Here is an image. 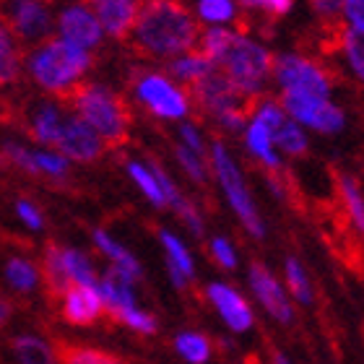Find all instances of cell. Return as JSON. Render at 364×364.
<instances>
[{
    "instance_id": "cell-22",
    "label": "cell",
    "mask_w": 364,
    "mask_h": 364,
    "mask_svg": "<svg viewBox=\"0 0 364 364\" xmlns=\"http://www.w3.org/2000/svg\"><path fill=\"white\" fill-rule=\"evenodd\" d=\"M161 245L167 250V263H169V273H172V281H175L177 287H185V281L193 279V273H196L188 247L172 232H161Z\"/></svg>"
},
{
    "instance_id": "cell-13",
    "label": "cell",
    "mask_w": 364,
    "mask_h": 364,
    "mask_svg": "<svg viewBox=\"0 0 364 364\" xmlns=\"http://www.w3.org/2000/svg\"><path fill=\"white\" fill-rule=\"evenodd\" d=\"M255 120H260L266 125L273 146L284 149L287 154H302L304 149H307V138H304V133L299 130V125H296L294 120L284 117V112H281L276 105H271V102L260 105Z\"/></svg>"
},
{
    "instance_id": "cell-20",
    "label": "cell",
    "mask_w": 364,
    "mask_h": 364,
    "mask_svg": "<svg viewBox=\"0 0 364 364\" xmlns=\"http://www.w3.org/2000/svg\"><path fill=\"white\" fill-rule=\"evenodd\" d=\"M97 291L105 302V310L120 312L136 307V294H133V279H128L125 273L117 268H109L105 273V279L97 281Z\"/></svg>"
},
{
    "instance_id": "cell-43",
    "label": "cell",
    "mask_w": 364,
    "mask_h": 364,
    "mask_svg": "<svg viewBox=\"0 0 364 364\" xmlns=\"http://www.w3.org/2000/svg\"><path fill=\"white\" fill-rule=\"evenodd\" d=\"M182 141H185V149H190L193 154H198V156H203V141H200V136H198V130L193 128V125H182Z\"/></svg>"
},
{
    "instance_id": "cell-27",
    "label": "cell",
    "mask_w": 364,
    "mask_h": 364,
    "mask_svg": "<svg viewBox=\"0 0 364 364\" xmlns=\"http://www.w3.org/2000/svg\"><path fill=\"white\" fill-rule=\"evenodd\" d=\"M18 68H21L18 47H16L14 37H11V31L6 26H0V84L14 81L18 76Z\"/></svg>"
},
{
    "instance_id": "cell-46",
    "label": "cell",
    "mask_w": 364,
    "mask_h": 364,
    "mask_svg": "<svg viewBox=\"0 0 364 364\" xmlns=\"http://www.w3.org/2000/svg\"><path fill=\"white\" fill-rule=\"evenodd\" d=\"M315 8H318V11H323V14H326V11H328V14H333L338 6H336V3H315Z\"/></svg>"
},
{
    "instance_id": "cell-25",
    "label": "cell",
    "mask_w": 364,
    "mask_h": 364,
    "mask_svg": "<svg viewBox=\"0 0 364 364\" xmlns=\"http://www.w3.org/2000/svg\"><path fill=\"white\" fill-rule=\"evenodd\" d=\"M14 351L21 364H55V351L37 336H18L14 341Z\"/></svg>"
},
{
    "instance_id": "cell-28",
    "label": "cell",
    "mask_w": 364,
    "mask_h": 364,
    "mask_svg": "<svg viewBox=\"0 0 364 364\" xmlns=\"http://www.w3.org/2000/svg\"><path fill=\"white\" fill-rule=\"evenodd\" d=\"M232 39H235V31L229 29H221V26H213V29H208L203 34V39H200V55H203L208 63H216L224 58V53H227V47L232 45Z\"/></svg>"
},
{
    "instance_id": "cell-42",
    "label": "cell",
    "mask_w": 364,
    "mask_h": 364,
    "mask_svg": "<svg viewBox=\"0 0 364 364\" xmlns=\"http://www.w3.org/2000/svg\"><path fill=\"white\" fill-rule=\"evenodd\" d=\"M341 8L354 29H364V0H349V3H343Z\"/></svg>"
},
{
    "instance_id": "cell-34",
    "label": "cell",
    "mask_w": 364,
    "mask_h": 364,
    "mask_svg": "<svg viewBox=\"0 0 364 364\" xmlns=\"http://www.w3.org/2000/svg\"><path fill=\"white\" fill-rule=\"evenodd\" d=\"M287 281H289V287H291V294H294L299 302L302 304L312 302L310 281H307V273L302 271V266L296 263V258L287 260Z\"/></svg>"
},
{
    "instance_id": "cell-9",
    "label": "cell",
    "mask_w": 364,
    "mask_h": 364,
    "mask_svg": "<svg viewBox=\"0 0 364 364\" xmlns=\"http://www.w3.org/2000/svg\"><path fill=\"white\" fill-rule=\"evenodd\" d=\"M136 97L146 109H151L159 117H182V114L188 112L185 91H180L169 78L156 76V73H146L138 81Z\"/></svg>"
},
{
    "instance_id": "cell-26",
    "label": "cell",
    "mask_w": 364,
    "mask_h": 364,
    "mask_svg": "<svg viewBox=\"0 0 364 364\" xmlns=\"http://www.w3.org/2000/svg\"><path fill=\"white\" fill-rule=\"evenodd\" d=\"M6 279L16 291H31L39 284V271L31 260L11 258L6 263Z\"/></svg>"
},
{
    "instance_id": "cell-35",
    "label": "cell",
    "mask_w": 364,
    "mask_h": 364,
    "mask_svg": "<svg viewBox=\"0 0 364 364\" xmlns=\"http://www.w3.org/2000/svg\"><path fill=\"white\" fill-rule=\"evenodd\" d=\"M63 364H122V362L117 357H109V354H105V351L73 346V349L63 351Z\"/></svg>"
},
{
    "instance_id": "cell-19",
    "label": "cell",
    "mask_w": 364,
    "mask_h": 364,
    "mask_svg": "<svg viewBox=\"0 0 364 364\" xmlns=\"http://www.w3.org/2000/svg\"><path fill=\"white\" fill-rule=\"evenodd\" d=\"M205 291H208V299L216 304V310L221 312V318L227 320V326L232 331H247L252 326V310L232 287L211 284Z\"/></svg>"
},
{
    "instance_id": "cell-29",
    "label": "cell",
    "mask_w": 364,
    "mask_h": 364,
    "mask_svg": "<svg viewBox=\"0 0 364 364\" xmlns=\"http://www.w3.org/2000/svg\"><path fill=\"white\" fill-rule=\"evenodd\" d=\"M247 146H250V151L255 154V156H260L266 164H271V167L279 164V156L273 154V141H271V136H268L266 125L260 120H252L250 130H247Z\"/></svg>"
},
{
    "instance_id": "cell-17",
    "label": "cell",
    "mask_w": 364,
    "mask_h": 364,
    "mask_svg": "<svg viewBox=\"0 0 364 364\" xmlns=\"http://www.w3.org/2000/svg\"><path fill=\"white\" fill-rule=\"evenodd\" d=\"M138 11H141V6L133 0H99L94 6V16H97L102 31L117 39L128 37L133 31Z\"/></svg>"
},
{
    "instance_id": "cell-44",
    "label": "cell",
    "mask_w": 364,
    "mask_h": 364,
    "mask_svg": "<svg viewBox=\"0 0 364 364\" xmlns=\"http://www.w3.org/2000/svg\"><path fill=\"white\" fill-rule=\"evenodd\" d=\"M250 6H258L263 8V11H268V14H289V8H291V3H250Z\"/></svg>"
},
{
    "instance_id": "cell-1",
    "label": "cell",
    "mask_w": 364,
    "mask_h": 364,
    "mask_svg": "<svg viewBox=\"0 0 364 364\" xmlns=\"http://www.w3.org/2000/svg\"><path fill=\"white\" fill-rule=\"evenodd\" d=\"M133 37L146 53L185 55L198 42V23L180 3H149L138 11Z\"/></svg>"
},
{
    "instance_id": "cell-31",
    "label": "cell",
    "mask_w": 364,
    "mask_h": 364,
    "mask_svg": "<svg viewBox=\"0 0 364 364\" xmlns=\"http://www.w3.org/2000/svg\"><path fill=\"white\" fill-rule=\"evenodd\" d=\"M128 175L133 177V182L144 190V196L149 198L154 205H167V203H164V196H161V190H159V185H156V177H154L151 169L144 167V164H138V161H128Z\"/></svg>"
},
{
    "instance_id": "cell-18",
    "label": "cell",
    "mask_w": 364,
    "mask_h": 364,
    "mask_svg": "<svg viewBox=\"0 0 364 364\" xmlns=\"http://www.w3.org/2000/svg\"><path fill=\"white\" fill-rule=\"evenodd\" d=\"M11 26L26 42H39V39H45L50 34V29H53V14H50L47 6L34 3V0L16 3L14 11H11Z\"/></svg>"
},
{
    "instance_id": "cell-30",
    "label": "cell",
    "mask_w": 364,
    "mask_h": 364,
    "mask_svg": "<svg viewBox=\"0 0 364 364\" xmlns=\"http://www.w3.org/2000/svg\"><path fill=\"white\" fill-rule=\"evenodd\" d=\"M177 351L190 364H203L211 357V346L200 333H180L177 336Z\"/></svg>"
},
{
    "instance_id": "cell-23",
    "label": "cell",
    "mask_w": 364,
    "mask_h": 364,
    "mask_svg": "<svg viewBox=\"0 0 364 364\" xmlns=\"http://www.w3.org/2000/svg\"><path fill=\"white\" fill-rule=\"evenodd\" d=\"M94 245H97L99 250L105 252L107 258H112V263H114L112 268H117V271L125 273V276H128V279H133V281L141 279V266H138V260L133 258V255H130V252L125 250L122 245L114 242V240L107 235V232L97 229V232H94Z\"/></svg>"
},
{
    "instance_id": "cell-36",
    "label": "cell",
    "mask_w": 364,
    "mask_h": 364,
    "mask_svg": "<svg viewBox=\"0 0 364 364\" xmlns=\"http://www.w3.org/2000/svg\"><path fill=\"white\" fill-rule=\"evenodd\" d=\"M235 14L237 8L229 0H200L198 3V16L211 23H224L229 18H235Z\"/></svg>"
},
{
    "instance_id": "cell-24",
    "label": "cell",
    "mask_w": 364,
    "mask_h": 364,
    "mask_svg": "<svg viewBox=\"0 0 364 364\" xmlns=\"http://www.w3.org/2000/svg\"><path fill=\"white\" fill-rule=\"evenodd\" d=\"M213 68H216V65L205 60L200 53H185V55H180L177 60H172V65H169L172 76L185 81V84H198V81L208 76Z\"/></svg>"
},
{
    "instance_id": "cell-10",
    "label": "cell",
    "mask_w": 364,
    "mask_h": 364,
    "mask_svg": "<svg viewBox=\"0 0 364 364\" xmlns=\"http://www.w3.org/2000/svg\"><path fill=\"white\" fill-rule=\"evenodd\" d=\"M105 141L97 136V130L89 122H84L76 112L65 114L60 130V141H58V154L73 161H94L105 154Z\"/></svg>"
},
{
    "instance_id": "cell-37",
    "label": "cell",
    "mask_w": 364,
    "mask_h": 364,
    "mask_svg": "<svg viewBox=\"0 0 364 364\" xmlns=\"http://www.w3.org/2000/svg\"><path fill=\"white\" fill-rule=\"evenodd\" d=\"M114 318L120 320V323H125L128 328H133V331H138V333H154L156 331V320L149 315V312L138 310V307H130V310H120L114 312Z\"/></svg>"
},
{
    "instance_id": "cell-45",
    "label": "cell",
    "mask_w": 364,
    "mask_h": 364,
    "mask_svg": "<svg viewBox=\"0 0 364 364\" xmlns=\"http://www.w3.org/2000/svg\"><path fill=\"white\" fill-rule=\"evenodd\" d=\"M8 318H11V304H8L6 299L0 296V326H6Z\"/></svg>"
},
{
    "instance_id": "cell-39",
    "label": "cell",
    "mask_w": 364,
    "mask_h": 364,
    "mask_svg": "<svg viewBox=\"0 0 364 364\" xmlns=\"http://www.w3.org/2000/svg\"><path fill=\"white\" fill-rule=\"evenodd\" d=\"M16 213H18V219H21L29 229H42V227H45L42 213H39V208L31 203V200H18V203H16Z\"/></svg>"
},
{
    "instance_id": "cell-21",
    "label": "cell",
    "mask_w": 364,
    "mask_h": 364,
    "mask_svg": "<svg viewBox=\"0 0 364 364\" xmlns=\"http://www.w3.org/2000/svg\"><path fill=\"white\" fill-rule=\"evenodd\" d=\"M65 122V112L58 105H42L31 117V133L39 144L58 146L60 141V130Z\"/></svg>"
},
{
    "instance_id": "cell-15",
    "label": "cell",
    "mask_w": 364,
    "mask_h": 364,
    "mask_svg": "<svg viewBox=\"0 0 364 364\" xmlns=\"http://www.w3.org/2000/svg\"><path fill=\"white\" fill-rule=\"evenodd\" d=\"M105 315V302L97 287H70L63 294V318L73 326H91Z\"/></svg>"
},
{
    "instance_id": "cell-11",
    "label": "cell",
    "mask_w": 364,
    "mask_h": 364,
    "mask_svg": "<svg viewBox=\"0 0 364 364\" xmlns=\"http://www.w3.org/2000/svg\"><path fill=\"white\" fill-rule=\"evenodd\" d=\"M193 97L205 112H213L216 117L229 112H245V94H240L229 84V78L216 68L198 84H193Z\"/></svg>"
},
{
    "instance_id": "cell-3",
    "label": "cell",
    "mask_w": 364,
    "mask_h": 364,
    "mask_svg": "<svg viewBox=\"0 0 364 364\" xmlns=\"http://www.w3.org/2000/svg\"><path fill=\"white\" fill-rule=\"evenodd\" d=\"M73 107L84 122L97 130L105 144H117L128 133V112L125 105L107 86L86 84L73 91Z\"/></svg>"
},
{
    "instance_id": "cell-41",
    "label": "cell",
    "mask_w": 364,
    "mask_h": 364,
    "mask_svg": "<svg viewBox=\"0 0 364 364\" xmlns=\"http://www.w3.org/2000/svg\"><path fill=\"white\" fill-rule=\"evenodd\" d=\"M175 211L180 213L182 219L188 221V227L196 232V235H203V221H200V216H198V211H196V205L193 203H188L185 198H182L180 203L175 205Z\"/></svg>"
},
{
    "instance_id": "cell-38",
    "label": "cell",
    "mask_w": 364,
    "mask_h": 364,
    "mask_svg": "<svg viewBox=\"0 0 364 364\" xmlns=\"http://www.w3.org/2000/svg\"><path fill=\"white\" fill-rule=\"evenodd\" d=\"M177 159H180L182 169L188 172L193 180L203 182L205 180V164H203V156H198V154H193L190 149H185V146H180L177 149Z\"/></svg>"
},
{
    "instance_id": "cell-32",
    "label": "cell",
    "mask_w": 364,
    "mask_h": 364,
    "mask_svg": "<svg viewBox=\"0 0 364 364\" xmlns=\"http://www.w3.org/2000/svg\"><path fill=\"white\" fill-rule=\"evenodd\" d=\"M341 196H343V203H346V211H349L351 221L359 227V232H364V200H362V196H359L357 182L346 175L341 177Z\"/></svg>"
},
{
    "instance_id": "cell-8",
    "label": "cell",
    "mask_w": 364,
    "mask_h": 364,
    "mask_svg": "<svg viewBox=\"0 0 364 364\" xmlns=\"http://www.w3.org/2000/svg\"><path fill=\"white\" fill-rule=\"evenodd\" d=\"M281 105L294 120L304 122L315 130H323V133H338L343 128V112L338 107H333L328 99L318 97H304V94H291V91H284L281 97Z\"/></svg>"
},
{
    "instance_id": "cell-33",
    "label": "cell",
    "mask_w": 364,
    "mask_h": 364,
    "mask_svg": "<svg viewBox=\"0 0 364 364\" xmlns=\"http://www.w3.org/2000/svg\"><path fill=\"white\" fill-rule=\"evenodd\" d=\"M343 50L349 55V63L354 73L364 81V29H354L351 26L346 34H343Z\"/></svg>"
},
{
    "instance_id": "cell-7",
    "label": "cell",
    "mask_w": 364,
    "mask_h": 364,
    "mask_svg": "<svg viewBox=\"0 0 364 364\" xmlns=\"http://www.w3.org/2000/svg\"><path fill=\"white\" fill-rule=\"evenodd\" d=\"M276 78L291 94H304V97L328 99L331 81L323 73L318 63L304 60L299 55H284L276 60Z\"/></svg>"
},
{
    "instance_id": "cell-6",
    "label": "cell",
    "mask_w": 364,
    "mask_h": 364,
    "mask_svg": "<svg viewBox=\"0 0 364 364\" xmlns=\"http://www.w3.org/2000/svg\"><path fill=\"white\" fill-rule=\"evenodd\" d=\"M213 169H216L221 188L227 193L229 203H232V208L237 211V216L242 219V224L250 229L255 237H263L266 227H263V221H260L258 211H255V205H252L250 196H247V188H245L240 169H237V164L232 161V156H229L227 149L221 144H213Z\"/></svg>"
},
{
    "instance_id": "cell-12",
    "label": "cell",
    "mask_w": 364,
    "mask_h": 364,
    "mask_svg": "<svg viewBox=\"0 0 364 364\" xmlns=\"http://www.w3.org/2000/svg\"><path fill=\"white\" fill-rule=\"evenodd\" d=\"M58 31L60 39L78 50H94L102 42L105 31L99 26L97 16L89 6H65L58 16Z\"/></svg>"
},
{
    "instance_id": "cell-4",
    "label": "cell",
    "mask_w": 364,
    "mask_h": 364,
    "mask_svg": "<svg viewBox=\"0 0 364 364\" xmlns=\"http://www.w3.org/2000/svg\"><path fill=\"white\" fill-rule=\"evenodd\" d=\"M221 73L229 78V84L235 86L240 94H255L260 91L266 76L271 73V55L252 39L235 34L232 45L221 58Z\"/></svg>"
},
{
    "instance_id": "cell-16",
    "label": "cell",
    "mask_w": 364,
    "mask_h": 364,
    "mask_svg": "<svg viewBox=\"0 0 364 364\" xmlns=\"http://www.w3.org/2000/svg\"><path fill=\"white\" fill-rule=\"evenodd\" d=\"M250 287H252V291L258 294L260 302H263V307H266L276 320L289 323V320L294 318L291 304H289L284 289H281L279 281L271 276V271L263 268L260 263H252V268H250Z\"/></svg>"
},
{
    "instance_id": "cell-5",
    "label": "cell",
    "mask_w": 364,
    "mask_h": 364,
    "mask_svg": "<svg viewBox=\"0 0 364 364\" xmlns=\"http://www.w3.org/2000/svg\"><path fill=\"white\" fill-rule=\"evenodd\" d=\"M45 273L55 291H68L70 287H97V271L81 250L73 247H47Z\"/></svg>"
},
{
    "instance_id": "cell-14",
    "label": "cell",
    "mask_w": 364,
    "mask_h": 364,
    "mask_svg": "<svg viewBox=\"0 0 364 364\" xmlns=\"http://www.w3.org/2000/svg\"><path fill=\"white\" fill-rule=\"evenodd\" d=\"M6 154L8 159L18 164L21 169L31 172V175H47V177H55V180H60V177L68 175V159L60 156L58 151H31L26 146H18V144H6Z\"/></svg>"
},
{
    "instance_id": "cell-40",
    "label": "cell",
    "mask_w": 364,
    "mask_h": 364,
    "mask_svg": "<svg viewBox=\"0 0 364 364\" xmlns=\"http://www.w3.org/2000/svg\"><path fill=\"white\" fill-rule=\"evenodd\" d=\"M211 252H213V258L219 260L224 268H235L237 266V255L235 250H232V245L224 240V237H216L211 242Z\"/></svg>"
},
{
    "instance_id": "cell-2",
    "label": "cell",
    "mask_w": 364,
    "mask_h": 364,
    "mask_svg": "<svg viewBox=\"0 0 364 364\" xmlns=\"http://www.w3.org/2000/svg\"><path fill=\"white\" fill-rule=\"evenodd\" d=\"M91 53L58 39H47L31 53L29 73L45 91L68 94L78 84V78L91 68Z\"/></svg>"
}]
</instances>
